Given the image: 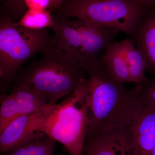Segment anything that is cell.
Listing matches in <instances>:
<instances>
[{
  "label": "cell",
  "instance_id": "cell-22",
  "mask_svg": "<svg viewBox=\"0 0 155 155\" xmlns=\"http://www.w3.org/2000/svg\"><path fill=\"white\" fill-rule=\"evenodd\" d=\"M130 1L141 3L151 8L155 7V0H130Z\"/></svg>",
  "mask_w": 155,
  "mask_h": 155
},
{
  "label": "cell",
  "instance_id": "cell-10",
  "mask_svg": "<svg viewBox=\"0 0 155 155\" xmlns=\"http://www.w3.org/2000/svg\"><path fill=\"white\" fill-rule=\"evenodd\" d=\"M54 35L52 43L63 51L69 54L80 63L81 38L75 19L61 16H53Z\"/></svg>",
  "mask_w": 155,
  "mask_h": 155
},
{
  "label": "cell",
  "instance_id": "cell-15",
  "mask_svg": "<svg viewBox=\"0 0 155 155\" xmlns=\"http://www.w3.org/2000/svg\"><path fill=\"white\" fill-rule=\"evenodd\" d=\"M120 42L132 82L138 84L143 83L147 79L145 75L146 64L143 56L128 40H124Z\"/></svg>",
  "mask_w": 155,
  "mask_h": 155
},
{
  "label": "cell",
  "instance_id": "cell-20",
  "mask_svg": "<svg viewBox=\"0 0 155 155\" xmlns=\"http://www.w3.org/2000/svg\"><path fill=\"white\" fill-rule=\"evenodd\" d=\"M51 3V0H25L28 10H47L49 8Z\"/></svg>",
  "mask_w": 155,
  "mask_h": 155
},
{
  "label": "cell",
  "instance_id": "cell-13",
  "mask_svg": "<svg viewBox=\"0 0 155 155\" xmlns=\"http://www.w3.org/2000/svg\"><path fill=\"white\" fill-rule=\"evenodd\" d=\"M10 94L16 100L22 114L34 112L49 104L44 95L21 84L15 83Z\"/></svg>",
  "mask_w": 155,
  "mask_h": 155
},
{
  "label": "cell",
  "instance_id": "cell-7",
  "mask_svg": "<svg viewBox=\"0 0 155 155\" xmlns=\"http://www.w3.org/2000/svg\"><path fill=\"white\" fill-rule=\"evenodd\" d=\"M81 36L80 63L99 59L100 53L113 42L119 31L94 24L83 19H75Z\"/></svg>",
  "mask_w": 155,
  "mask_h": 155
},
{
  "label": "cell",
  "instance_id": "cell-3",
  "mask_svg": "<svg viewBox=\"0 0 155 155\" xmlns=\"http://www.w3.org/2000/svg\"><path fill=\"white\" fill-rule=\"evenodd\" d=\"M87 78L58 104L38 131L63 145L70 155H84L83 148L89 124L86 96Z\"/></svg>",
  "mask_w": 155,
  "mask_h": 155
},
{
  "label": "cell",
  "instance_id": "cell-17",
  "mask_svg": "<svg viewBox=\"0 0 155 155\" xmlns=\"http://www.w3.org/2000/svg\"><path fill=\"white\" fill-rule=\"evenodd\" d=\"M22 115L16 100L10 94H3L1 98L0 133L13 120Z\"/></svg>",
  "mask_w": 155,
  "mask_h": 155
},
{
  "label": "cell",
  "instance_id": "cell-2",
  "mask_svg": "<svg viewBox=\"0 0 155 155\" xmlns=\"http://www.w3.org/2000/svg\"><path fill=\"white\" fill-rule=\"evenodd\" d=\"M35 60L18 72L15 83L24 84L46 97L51 104L72 93L87 78L81 64L51 41Z\"/></svg>",
  "mask_w": 155,
  "mask_h": 155
},
{
  "label": "cell",
  "instance_id": "cell-19",
  "mask_svg": "<svg viewBox=\"0 0 155 155\" xmlns=\"http://www.w3.org/2000/svg\"><path fill=\"white\" fill-rule=\"evenodd\" d=\"M4 7L9 16L14 22L19 21L28 10L25 0H3Z\"/></svg>",
  "mask_w": 155,
  "mask_h": 155
},
{
  "label": "cell",
  "instance_id": "cell-12",
  "mask_svg": "<svg viewBox=\"0 0 155 155\" xmlns=\"http://www.w3.org/2000/svg\"><path fill=\"white\" fill-rule=\"evenodd\" d=\"M99 60L108 72L117 80L122 83L132 82L120 42L110 43Z\"/></svg>",
  "mask_w": 155,
  "mask_h": 155
},
{
  "label": "cell",
  "instance_id": "cell-23",
  "mask_svg": "<svg viewBox=\"0 0 155 155\" xmlns=\"http://www.w3.org/2000/svg\"><path fill=\"white\" fill-rule=\"evenodd\" d=\"M151 155H155V143L153 148L151 154Z\"/></svg>",
  "mask_w": 155,
  "mask_h": 155
},
{
  "label": "cell",
  "instance_id": "cell-21",
  "mask_svg": "<svg viewBox=\"0 0 155 155\" xmlns=\"http://www.w3.org/2000/svg\"><path fill=\"white\" fill-rule=\"evenodd\" d=\"M64 1L65 0H51V5L49 11L50 12L57 11L64 3Z\"/></svg>",
  "mask_w": 155,
  "mask_h": 155
},
{
  "label": "cell",
  "instance_id": "cell-6",
  "mask_svg": "<svg viewBox=\"0 0 155 155\" xmlns=\"http://www.w3.org/2000/svg\"><path fill=\"white\" fill-rule=\"evenodd\" d=\"M57 104H48L40 110L22 114L12 121L0 133L1 153L9 152L34 137Z\"/></svg>",
  "mask_w": 155,
  "mask_h": 155
},
{
  "label": "cell",
  "instance_id": "cell-11",
  "mask_svg": "<svg viewBox=\"0 0 155 155\" xmlns=\"http://www.w3.org/2000/svg\"><path fill=\"white\" fill-rule=\"evenodd\" d=\"M143 56L146 70L155 75V7H150L132 34Z\"/></svg>",
  "mask_w": 155,
  "mask_h": 155
},
{
  "label": "cell",
  "instance_id": "cell-14",
  "mask_svg": "<svg viewBox=\"0 0 155 155\" xmlns=\"http://www.w3.org/2000/svg\"><path fill=\"white\" fill-rule=\"evenodd\" d=\"M55 141L42 132L3 155H54Z\"/></svg>",
  "mask_w": 155,
  "mask_h": 155
},
{
  "label": "cell",
  "instance_id": "cell-16",
  "mask_svg": "<svg viewBox=\"0 0 155 155\" xmlns=\"http://www.w3.org/2000/svg\"><path fill=\"white\" fill-rule=\"evenodd\" d=\"M16 23L19 26L28 29L40 30L51 28L54 22L49 11L28 9Z\"/></svg>",
  "mask_w": 155,
  "mask_h": 155
},
{
  "label": "cell",
  "instance_id": "cell-1",
  "mask_svg": "<svg viewBox=\"0 0 155 155\" xmlns=\"http://www.w3.org/2000/svg\"><path fill=\"white\" fill-rule=\"evenodd\" d=\"M87 76L89 124L85 142L94 136L129 127L145 105L134 91L111 75L99 59L82 64Z\"/></svg>",
  "mask_w": 155,
  "mask_h": 155
},
{
  "label": "cell",
  "instance_id": "cell-9",
  "mask_svg": "<svg viewBox=\"0 0 155 155\" xmlns=\"http://www.w3.org/2000/svg\"><path fill=\"white\" fill-rule=\"evenodd\" d=\"M133 155H151L155 143V109L145 105L129 127Z\"/></svg>",
  "mask_w": 155,
  "mask_h": 155
},
{
  "label": "cell",
  "instance_id": "cell-4",
  "mask_svg": "<svg viewBox=\"0 0 155 155\" xmlns=\"http://www.w3.org/2000/svg\"><path fill=\"white\" fill-rule=\"evenodd\" d=\"M51 41L48 28L28 29L17 25L6 14L0 18V81L4 92L14 81L20 67L41 52Z\"/></svg>",
  "mask_w": 155,
  "mask_h": 155
},
{
  "label": "cell",
  "instance_id": "cell-8",
  "mask_svg": "<svg viewBox=\"0 0 155 155\" xmlns=\"http://www.w3.org/2000/svg\"><path fill=\"white\" fill-rule=\"evenodd\" d=\"M84 155H133L129 127L94 136L85 142Z\"/></svg>",
  "mask_w": 155,
  "mask_h": 155
},
{
  "label": "cell",
  "instance_id": "cell-18",
  "mask_svg": "<svg viewBox=\"0 0 155 155\" xmlns=\"http://www.w3.org/2000/svg\"><path fill=\"white\" fill-rule=\"evenodd\" d=\"M134 91L146 105L155 109V76L138 84Z\"/></svg>",
  "mask_w": 155,
  "mask_h": 155
},
{
  "label": "cell",
  "instance_id": "cell-5",
  "mask_svg": "<svg viewBox=\"0 0 155 155\" xmlns=\"http://www.w3.org/2000/svg\"><path fill=\"white\" fill-rule=\"evenodd\" d=\"M130 0H65L58 16L79 18L132 35L149 8Z\"/></svg>",
  "mask_w": 155,
  "mask_h": 155
}]
</instances>
